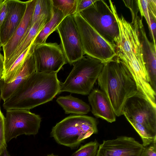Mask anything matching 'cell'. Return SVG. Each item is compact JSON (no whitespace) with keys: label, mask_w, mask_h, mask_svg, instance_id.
<instances>
[{"label":"cell","mask_w":156,"mask_h":156,"mask_svg":"<svg viewBox=\"0 0 156 156\" xmlns=\"http://www.w3.org/2000/svg\"><path fill=\"white\" fill-rule=\"evenodd\" d=\"M118 23L119 35L116 44V57L126 66L136 84L139 93L148 101L154 100L156 92L149 83L144 61L138 16L131 23L122 15L119 16L115 5L109 2Z\"/></svg>","instance_id":"cell-1"},{"label":"cell","mask_w":156,"mask_h":156,"mask_svg":"<svg viewBox=\"0 0 156 156\" xmlns=\"http://www.w3.org/2000/svg\"><path fill=\"white\" fill-rule=\"evenodd\" d=\"M57 73L36 71L32 74L4 102V109L30 110L51 101L60 93L61 82Z\"/></svg>","instance_id":"cell-2"},{"label":"cell","mask_w":156,"mask_h":156,"mask_svg":"<svg viewBox=\"0 0 156 156\" xmlns=\"http://www.w3.org/2000/svg\"><path fill=\"white\" fill-rule=\"evenodd\" d=\"M97 80L101 90L107 96L118 117L123 115L127 100L139 93L131 73L116 56L105 63Z\"/></svg>","instance_id":"cell-3"},{"label":"cell","mask_w":156,"mask_h":156,"mask_svg":"<svg viewBox=\"0 0 156 156\" xmlns=\"http://www.w3.org/2000/svg\"><path fill=\"white\" fill-rule=\"evenodd\" d=\"M123 113L140 136L144 147L156 141V107L139 93L127 100Z\"/></svg>","instance_id":"cell-4"},{"label":"cell","mask_w":156,"mask_h":156,"mask_svg":"<svg viewBox=\"0 0 156 156\" xmlns=\"http://www.w3.org/2000/svg\"><path fill=\"white\" fill-rule=\"evenodd\" d=\"M95 119L85 115H72L57 123L50 133L58 144L77 148L80 144L92 135L98 133Z\"/></svg>","instance_id":"cell-5"},{"label":"cell","mask_w":156,"mask_h":156,"mask_svg":"<svg viewBox=\"0 0 156 156\" xmlns=\"http://www.w3.org/2000/svg\"><path fill=\"white\" fill-rule=\"evenodd\" d=\"M104 64L101 61L89 56H83L73 64V69L65 81L61 83L60 92L88 95Z\"/></svg>","instance_id":"cell-6"},{"label":"cell","mask_w":156,"mask_h":156,"mask_svg":"<svg viewBox=\"0 0 156 156\" xmlns=\"http://www.w3.org/2000/svg\"><path fill=\"white\" fill-rule=\"evenodd\" d=\"M79 13L102 37L115 48L119 35L118 23L113 11L104 1L96 0Z\"/></svg>","instance_id":"cell-7"},{"label":"cell","mask_w":156,"mask_h":156,"mask_svg":"<svg viewBox=\"0 0 156 156\" xmlns=\"http://www.w3.org/2000/svg\"><path fill=\"white\" fill-rule=\"evenodd\" d=\"M74 16L84 54L105 63L116 56L115 48L102 37L79 13Z\"/></svg>","instance_id":"cell-8"},{"label":"cell","mask_w":156,"mask_h":156,"mask_svg":"<svg viewBox=\"0 0 156 156\" xmlns=\"http://www.w3.org/2000/svg\"><path fill=\"white\" fill-rule=\"evenodd\" d=\"M41 121L40 116L30 110L12 109L6 110L4 129L7 143L19 136L37 134Z\"/></svg>","instance_id":"cell-9"},{"label":"cell","mask_w":156,"mask_h":156,"mask_svg":"<svg viewBox=\"0 0 156 156\" xmlns=\"http://www.w3.org/2000/svg\"><path fill=\"white\" fill-rule=\"evenodd\" d=\"M56 30L67 62L70 65H73L84 55L74 15L65 17L58 26Z\"/></svg>","instance_id":"cell-10"},{"label":"cell","mask_w":156,"mask_h":156,"mask_svg":"<svg viewBox=\"0 0 156 156\" xmlns=\"http://www.w3.org/2000/svg\"><path fill=\"white\" fill-rule=\"evenodd\" d=\"M33 54L36 71L57 73L68 63L60 45L56 43H45L35 46Z\"/></svg>","instance_id":"cell-11"},{"label":"cell","mask_w":156,"mask_h":156,"mask_svg":"<svg viewBox=\"0 0 156 156\" xmlns=\"http://www.w3.org/2000/svg\"><path fill=\"white\" fill-rule=\"evenodd\" d=\"M144 147L134 138L122 136L104 140L96 156H140Z\"/></svg>","instance_id":"cell-12"},{"label":"cell","mask_w":156,"mask_h":156,"mask_svg":"<svg viewBox=\"0 0 156 156\" xmlns=\"http://www.w3.org/2000/svg\"><path fill=\"white\" fill-rule=\"evenodd\" d=\"M7 13L0 28V41L2 47L9 40L21 23L25 12L27 1L6 0Z\"/></svg>","instance_id":"cell-13"},{"label":"cell","mask_w":156,"mask_h":156,"mask_svg":"<svg viewBox=\"0 0 156 156\" xmlns=\"http://www.w3.org/2000/svg\"><path fill=\"white\" fill-rule=\"evenodd\" d=\"M36 0L27 1L26 11L23 18L13 35L2 46L4 57V65L15 50L19 44L26 37L30 30Z\"/></svg>","instance_id":"cell-14"},{"label":"cell","mask_w":156,"mask_h":156,"mask_svg":"<svg viewBox=\"0 0 156 156\" xmlns=\"http://www.w3.org/2000/svg\"><path fill=\"white\" fill-rule=\"evenodd\" d=\"M140 40L145 68L150 85L156 91V45L148 40L142 23L140 19L139 22Z\"/></svg>","instance_id":"cell-15"},{"label":"cell","mask_w":156,"mask_h":156,"mask_svg":"<svg viewBox=\"0 0 156 156\" xmlns=\"http://www.w3.org/2000/svg\"><path fill=\"white\" fill-rule=\"evenodd\" d=\"M34 46L31 44L27 55L21 71L15 80L9 83L0 80V95L4 102L13 94L17 89L32 74L36 72L35 62L33 54Z\"/></svg>","instance_id":"cell-16"},{"label":"cell","mask_w":156,"mask_h":156,"mask_svg":"<svg viewBox=\"0 0 156 156\" xmlns=\"http://www.w3.org/2000/svg\"><path fill=\"white\" fill-rule=\"evenodd\" d=\"M91 107V112L97 118L112 123L116 120V115L105 94L101 90L94 89L88 97Z\"/></svg>","instance_id":"cell-17"},{"label":"cell","mask_w":156,"mask_h":156,"mask_svg":"<svg viewBox=\"0 0 156 156\" xmlns=\"http://www.w3.org/2000/svg\"><path fill=\"white\" fill-rule=\"evenodd\" d=\"M47 22L45 18H42L31 28L26 37L20 43L8 62L4 65L3 73L7 71L17 58L30 46L37 35Z\"/></svg>","instance_id":"cell-18"},{"label":"cell","mask_w":156,"mask_h":156,"mask_svg":"<svg viewBox=\"0 0 156 156\" xmlns=\"http://www.w3.org/2000/svg\"><path fill=\"white\" fill-rule=\"evenodd\" d=\"M56 101L62 108L66 114L84 115L87 114L91 110L90 107L88 104L71 94L59 97Z\"/></svg>","instance_id":"cell-19"},{"label":"cell","mask_w":156,"mask_h":156,"mask_svg":"<svg viewBox=\"0 0 156 156\" xmlns=\"http://www.w3.org/2000/svg\"><path fill=\"white\" fill-rule=\"evenodd\" d=\"M64 18L62 12L53 7L52 16L51 20L45 24L37 35L32 43V45L35 46L45 43L48 36L56 30L58 26Z\"/></svg>","instance_id":"cell-20"},{"label":"cell","mask_w":156,"mask_h":156,"mask_svg":"<svg viewBox=\"0 0 156 156\" xmlns=\"http://www.w3.org/2000/svg\"><path fill=\"white\" fill-rule=\"evenodd\" d=\"M53 7L51 0H36L30 29L42 18H45L48 22L52 16Z\"/></svg>","instance_id":"cell-21"},{"label":"cell","mask_w":156,"mask_h":156,"mask_svg":"<svg viewBox=\"0 0 156 156\" xmlns=\"http://www.w3.org/2000/svg\"><path fill=\"white\" fill-rule=\"evenodd\" d=\"M31 48V45L17 58L9 68L3 73L0 80L8 83L15 80L21 71Z\"/></svg>","instance_id":"cell-22"},{"label":"cell","mask_w":156,"mask_h":156,"mask_svg":"<svg viewBox=\"0 0 156 156\" xmlns=\"http://www.w3.org/2000/svg\"><path fill=\"white\" fill-rule=\"evenodd\" d=\"M53 6L60 10L64 17L76 13L78 0H51Z\"/></svg>","instance_id":"cell-23"},{"label":"cell","mask_w":156,"mask_h":156,"mask_svg":"<svg viewBox=\"0 0 156 156\" xmlns=\"http://www.w3.org/2000/svg\"><path fill=\"white\" fill-rule=\"evenodd\" d=\"M98 141L95 140L82 145L72 156H96L99 146Z\"/></svg>","instance_id":"cell-24"},{"label":"cell","mask_w":156,"mask_h":156,"mask_svg":"<svg viewBox=\"0 0 156 156\" xmlns=\"http://www.w3.org/2000/svg\"><path fill=\"white\" fill-rule=\"evenodd\" d=\"M4 118L2 112L0 114V154L7 147L5 132Z\"/></svg>","instance_id":"cell-25"},{"label":"cell","mask_w":156,"mask_h":156,"mask_svg":"<svg viewBox=\"0 0 156 156\" xmlns=\"http://www.w3.org/2000/svg\"><path fill=\"white\" fill-rule=\"evenodd\" d=\"M140 156H156V142L144 147Z\"/></svg>","instance_id":"cell-26"},{"label":"cell","mask_w":156,"mask_h":156,"mask_svg":"<svg viewBox=\"0 0 156 156\" xmlns=\"http://www.w3.org/2000/svg\"><path fill=\"white\" fill-rule=\"evenodd\" d=\"M96 0H78L76 13L87 8L91 6Z\"/></svg>","instance_id":"cell-27"},{"label":"cell","mask_w":156,"mask_h":156,"mask_svg":"<svg viewBox=\"0 0 156 156\" xmlns=\"http://www.w3.org/2000/svg\"><path fill=\"white\" fill-rule=\"evenodd\" d=\"M7 8L6 0H3L0 3V28L6 16Z\"/></svg>","instance_id":"cell-28"},{"label":"cell","mask_w":156,"mask_h":156,"mask_svg":"<svg viewBox=\"0 0 156 156\" xmlns=\"http://www.w3.org/2000/svg\"><path fill=\"white\" fill-rule=\"evenodd\" d=\"M4 64V57L0 52V80L3 74Z\"/></svg>","instance_id":"cell-29"},{"label":"cell","mask_w":156,"mask_h":156,"mask_svg":"<svg viewBox=\"0 0 156 156\" xmlns=\"http://www.w3.org/2000/svg\"><path fill=\"white\" fill-rule=\"evenodd\" d=\"M0 156H10L7 148L4 150L0 154Z\"/></svg>","instance_id":"cell-30"},{"label":"cell","mask_w":156,"mask_h":156,"mask_svg":"<svg viewBox=\"0 0 156 156\" xmlns=\"http://www.w3.org/2000/svg\"><path fill=\"white\" fill-rule=\"evenodd\" d=\"M47 156H58L57 155H54L53 153H52L50 154H48L47 155Z\"/></svg>","instance_id":"cell-31"},{"label":"cell","mask_w":156,"mask_h":156,"mask_svg":"<svg viewBox=\"0 0 156 156\" xmlns=\"http://www.w3.org/2000/svg\"><path fill=\"white\" fill-rule=\"evenodd\" d=\"M1 99V98L0 95V102ZM2 112L1 111V109H0V114H1V113Z\"/></svg>","instance_id":"cell-32"},{"label":"cell","mask_w":156,"mask_h":156,"mask_svg":"<svg viewBox=\"0 0 156 156\" xmlns=\"http://www.w3.org/2000/svg\"><path fill=\"white\" fill-rule=\"evenodd\" d=\"M2 45H1V43H0V51L1 50V48L2 47Z\"/></svg>","instance_id":"cell-33"},{"label":"cell","mask_w":156,"mask_h":156,"mask_svg":"<svg viewBox=\"0 0 156 156\" xmlns=\"http://www.w3.org/2000/svg\"><path fill=\"white\" fill-rule=\"evenodd\" d=\"M3 0H0V3H1L2 2Z\"/></svg>","instance_id":"cell-34"}]
</instances>
